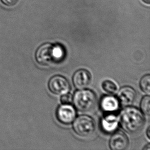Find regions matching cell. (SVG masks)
Here are the masks:
<instances>
[{"instance_id":"6da1fadb","label":"cell","mask_w":150,"mask_h":150,"mask_svg":"<svg viewBox=\"0 0 150 150\" xmlns=\"http://www.w3.org/2000/svg\"><path fill=\"white\" fill-rule=\"evenodd\" d=\"M144 122L143 114L136 108H126L120 114L122 128L128 133L136 134L140 132L144 126Z\"/></svg>"},{"instance_id":"7a4b0ae2","label":"cell","mask_w":150,"mask_h":150,"mask_svg":"<svg viewBox=\"0 0 150 150\" xmlns=\"http://www.w3.org/2000/svg\"><path fill=\"white\" fill-rule=\"evenodd\" d=\"M65 54L64 49L61 45L45 43L37 49L35 59L39 64L47 66L61 62L64 59Z\"/></svg>"},{"instance_id":"3957f363","label":"cell","mask_w":150,"mask_h":150,"mask_svg":"<svg viewBox=\"0 0 150 150\" xmlns=\"http://www.w3.org/2000/svg\"><path fill=\"white\" fill-rule=\"evenodd\" d=\"M73 100L75 108L79 111L87 112L95 107L97 97L91 90L81 89L75 92Z\"/></svg>"},{"instance_id":"277c9868","label":"cell","mask_w":150,"mask_h":150,"mask_svg":"<svg viewBox=\"0 0 150 150\" xmlns=\"http://www.w3.org/2000/svg\"><path fill=\"white\" fill-rule=\"evenodd\" d=\"M73 127L77 135L87 137L93 135L96 131V125L91 117L88 116L81 115L75 120Z\"/></svg>"},{"instance_id":"5b68a950","label":"cell","mask_w":150,"mask_h":150,"mask_svg":"<svg viewBox=\"0 0 150 150\" xmlns=\"http://www.w3.org/2000/svg\"><path fill=\"white\" fill-rule=\"evenodd\" d=\"M48 87L51 92L57 95H63L67 93L70 89L68 81L60 75H56L51 78Z\"/></svg>"},{"instance_id":"8992f818","label":"cell","mask_w":150,"mask_h":150,"mask_svg":"<svg viewBox=\"0 0 150 150\" xmlns=\"http://www.w3.org/2000/svg\"><path fill=\"white\" fill-rule=\"evenodd\" d=\"M57 119L62 124L68 125L74 121L76 112L73 106L69 104H63L57 109Z\"/></svg>"},{"instance_id":"52a82bcc","label":"cell","mask_w":150,"mask_h":150,"mask_svg":"<svg viewBox=\"0 0 150 150\" xmlns=\"http://www.w3.org/2000/svg\"><path fill=\"white\" fill-rule=\"evenodd\" d=\"M91 81V76L89 71L81 69L76 71L73 76V83L76 88L83 89L89 85Z\"/></svg>"},{"instance_id":"ba28073f","label":"cell","mask_w":150,"mask_h":150,"mask_svg":"<svg viewBox=\"0 0 150 150\" xmlns=\"http://www.w3.org/2000/svg\"><path fill=\"white\" fill-rule=\"evenodd\" d=\"M129 143L126 134L118 131L112 136L110 141V147L112 150H124L128 148Z\"/></svg>"},{"instance_id":"9c48e42d","label":"cell","mask_w":150,"mask_h":150,"mask_svg":"<svg viewBox=\"0 0 150 150\" xmlns=\"http://www.w3.org/2000/svg\"><path fill=\"white\" fill-rule=\"evenodd\" d=\"M117 96L118 100L122 105L129 106L133 103L136 99V93L132 88L124 87L120 90Z\"/></svg>"},{"instance_id":"30bf717a","label":"cell","mask_w":150,"mask_h":150,"mask_svg":"<svg viewBox=\"0 0 150 150\" xmlns=\"http://www.w3.org/2000/svg\"><path fill=\"white\" fill-rule=\"evenodd\" d=\"M100 106L104 111L114 112L117 111L120 108V101L112 96H105L101 100Z\"/></svg>"},{"instance_id":"8fae6325","label":"cell","mask_w":150,"mask_h":150,"mask_svg":"<svg viewBox=\"0 0 150 150\" xmlns=\"http://www.w3.org/2000/svg\"><path fill=\"white\" fill-rule=\"evenodd\" d=\"M117 126V117L113 114L106 116L101 120V128L105 132L108 133L114 131Z\"/></svg>"},{"instance_id":"7c38bea8","label":"cell","mask_w":150,"mask_h":150,"mask_svg":"<svg viewBox=\"0 0 150 150\" xmlns=\"http://www.w3.org/2000/svg\"><path fill=\"white\" fill-rule=\"evenodd\" d=\"M102 87L105 92L110 94L115 93L117 90V87L115 83L109 80H106L103 81L102 84Z\"/></svg>"},{"instance_id":"4fadbf2b","label":"cell","mask_w":150,"mask_h":150,"mask_svg":"<svg viewBox=\"0 0 150 150\" xmlns=\"http://www.w3.org/2000/svg\"><path fill=\"white\" fill-rule=\"evenodd\" d=\"M150 76L149 74L145 75L142 77L140 82L141 89L143 92L149 94L150 92Z\"/></svg>"},{"instance_id":"5bb4252c","label":"cell","mask_w":150,"mask_h":150,"mask_svg":"<svg viewBox=\"0 0 150 150\" xmlns=\"http://www.w3.org/2000/svg\"><path fill=\"white\" fill-rule=\"evenodd\" d=\"M150 102L149 96H144L141 102V109L142 112L147 116H149L150 113Z\"/></svg>"},{"instance_id":"9a60e30c","label":"cell","mask_w":150,"mask_h":150,"mask_svg":"<svg viewBox=\"0 0 150 150\" xmlns=\"http://www.w3.org/2000/svg\"><path fill=\"white\" fill-rule=\"evenodd\" d=\"M73 101L72 96L70 94L66 93L63 94L61 98V101L63 104H70Z\"/></svg>"},{"instance_id":"2e32d148","label":"cell","mask_w":150,"mask_h":150,"mask_svg":"<svg viewBox=\"0 0 150 150\" xmlns=\"http://www.w3.org/2000/svg\"><path fill=\"white\" fill-rule=\"evenodd\" d=\"M19 0H1L2 4L5 6L8 7H13L15 6Z\"/></svg>"},{"instance_id":"e0dca14e","label":"cell","mask_w":150,"mask_h":150,"mask_svg":"<svg viewBox=\"0 0 150 150\" xmlns=\"http://www.w3.org/2000/svg\"><path fill=\"white\" fill-rule=\"evenodd\" d=\"M147 135L148 137V138H150V127H149L148 128V130H147Z\"/></svg>"},{"instance_id":"ac0fdd59","label":"cell","mask_w":150,"mask_h":150,"mask_svg":"<svg viewBox=\"0 0 150 150\" xmlns=\"http://www.w3.org/2000/svg\"><path fill=\"white\" fill-rule=\"evenodd\" d=\"M144 150H150V144H149L148 146H145V148L144 149Z\"/></svg>"},{"instance_id":"d6986e66","label":"cell","mask_w":150,"mask_h":150,"mask_svg":"<svg viewBox=\"0 0 150 150\" xmlns=\"http://www.w3.org/2000/svg\"><path fill=\"white\" fill-rule=\"evenodd\" d=\"M144 2L146 3L147 4H150V0H142Z\"/></svg>"}]
</instances>
